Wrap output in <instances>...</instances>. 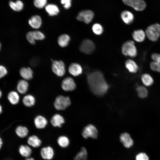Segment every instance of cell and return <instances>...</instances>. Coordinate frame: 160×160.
I'll return each mask as SVG.
<instances>
[{
	"label": "cell",
	"mask_w": 160,
	"mask_h": 160,
	"mask_svg": "<svg viewBox=\"0 0 160 160\" xmlns=\"http://www.w3.org/2000/svg\"><path fill=\"white\" fill-rule=\"evenodd\" d=\"M87 79L91 90L96 95H104L109 88L103 74L100 71H95L90 73Z\"/></svg>",
	"instance_id": "6da1fadb"
},
{
	"label": "cell",
	"mask_w": 160,
	"mask_h": 160,
	"mask_svg": "<svg viewBox=\"0 0 160 160\" xmlns=\"http://www.w3.org/2000/svg\"><path fill=\"white\" fill-rule=\"evenodd\" d=\"M121 50L122 53L125 56L134 57L137 54V50L135 43L132 40L124 42L122 45Z\"/></svg>",
	"instance_id": "7a4b0ae2"
},
{
	"label": "cell",
	"mask_w": 160,
	"mask_h": 160,
	"mask_svg": "<svg viewBox=\"0 0 160 160\" xmlns=\"http://www.w3.org/2000/svg\"><path fill=\"white\" fill-rule=\"evenodd\" d=\"M146 35L148 39L153 41H156L160 36V25L155 23L149 26L146 29Z\"/></svg>",
	"instance_id": "3957f363"
},
{
	"label": "cell",
	"mask_w": 160,
	"mask_h": 160,
	"mask_svg": "<svg viewBox=\"0 0 160 160\" xmlns=\"http://www.w3.org/2000/svg\"><path fill=\"white\" fill-rule=\"evenodd\" d=\"M95 46L94 42L91 39H85L81 42L79 47L80 51L86 54H90L95 50Z\"/></svg>",
	"instance_id": "277c9868"
},
{
	"label": "cell",
	"mask_w": 160,
	"mask_h": 160,
	"mask_svg": "<svg viewBox=\"0 0 160 160\" xmlns=\"http://www.w3.org/2000/svg\"><path fill=\"white\" fill-rule=\"evenodd\" d=\"M71 104L70 100L68 97L59 95L57 97L54 102L55 108L57 110L65 109Z\"/></svg>",
	"instance_id": "5b68a950"
},
{
	"label": "cell",
	"mask_w": 160,
	"mask_h": 160,
	"mask_svg": "<svg viewBox=\"0 0 160 160\" xmlns=\"http://www.w3.org/2000/svg\"><path fill=\"white\" fill-rule=\"evenodd\" d=\"M52 69L53 72L58 76H63L65 72V65L62 60H52Z\"/></svg>",
	"instance_id": "8992f818"
},
{
	"label": "cell",
	"mask_w": 160,
	"mask_h": 160,
	"mask_svg": "<svg viewBox=\"0 0 160 160\" xmlns=\"http://www.w3.org/2000/svg\"><path fill=\"white\" fill-rule=\"evenodd\" d=\"M82 136L85 139L89 137L96 138L98 135V131L93 125L89 124L86 126L83 129L82 132Z\"/></svg>",
	"instance_id": "52a82bcc"
},
{
	"label": "cell",
	"mask_w": 160,
	"mask_h": 160,
	"mask_svg": "<svg viewBox=\"0 0 160 160\" xmlns=\"http://www.w3.org/2000/svg\"><path fill=\"white\" fill-rule=\"evenodd\" d=\"M93 12L90 10H84L80 11L76 17V19L80 21H83L88 24L90 23L93 18Z\"/></svg>",
	"instance_id": "ba28073f"
},
{
	"label": "cell",
	"mask_w": 160,
	"mask_h": 160,
	"mask_svg": "<svg viewBox=\"0 0 160 160\" xmlns=\"http://www.w3.org/2000/svg\"><path fill=\"white\" fill-rule=\"evenodd\" d=\"M45 37L44 34L39 31H29L26 34V38L27 40L31 44L33 45L35 44V40H42Z\"/></svg>",
	"instance_id": "9c48e42d"
},
{
	"label": "cell",
	"mask_w": 160,
	"mask_h": 160,
	"mask_svg": "<svg viewBox=\"0 0 160 160\" xmlns=\"http://www.w3.org/2000/svg\"><path fill=\"white\" fill-rule=\"evenodd\" d=\"M125 4L137 11L143 10L146 7L145 2L143 0H122Z\"/></svg>",
	"instance_id": "30bf717a"
},
{
	"label": "cell",
	"mask_w": 160,
	"mask_h": 160,
	"mask_svg": "<svg viewBox=\"0 0 160 160\" xmlns=\"http://www.w3.org/2000/svg\"><path fill=\"white\" fill-rule=\"evenodd\" d=\"M76 87L74 81L71 77L65 78L62 81L61 87L65 91L73 90Z\"/></svg>",
	"instance_id": "8fae6325"
},
{
	"label": "cell",
	"mask_w": 160,
	"mask_h": 160,
	"mask_svg": "<svg viewBox=\"0 0 160 160\" xmlns=\"http://www.w3.org/2000/svg\"><path fill=\"white\" fill-rule=\"evenodd\" d=\"M151 57L153 61L150 63L151 68L154 71L160 72V54L153 53Z\"/></svg>",
	"instance_id": "7c38bea8"
},
{
	"label": "cell",
	"mask_w": 160,
	"mask_h": 160,
	"mask_svg": "<svg viewBox=\"0 0 160 160\" xmlns=\"http://www.w3.org/2000/svg\"><path fill=\"white\" fill-rule=\"evenodd\" d=\"M120 140L124 146L126 148H130L133 144V140L129 134L127 132H124L121 134Z\"/></svg>",
	"instance_id": "4fadbf2b"
},
{
	"label": "cell",
	"mask_w": 160,
	"mask_h": 160,
	"mask_svg": "<svg viewBox=\"0 0 160 160\" xmlns=\"http://www.w3.org/2000/svg\"><path fill=\"white\" fill-rule=\"evenodd\" d=\"M54 153L53 148L49 146L42 148L40 151L41 155L42 158L44 159L48 160L53 158Z\"/></svg>",
	"instance_id": "5bb4252c"
},
{
	"label": "cell",
	"mask_w": 160,
	"mask_h": 160,
	"mask_svg": "<svg viewBox=\"0 0 160 160\" xmlns=\"http://www.w3.org/2000/svg\"><path fill=\"white\" fill-rule=\"evenodd\" d=\"M68 71L71 75L76 76L82 73V68L81 65L79 64L73 63L70 65L68 67Z\"/></svg>",
	"instance_id": "9a60e30c"
},
{
	"label": "cell",
	"mask_w": 160,
	"mask_h": 160,
	"mask_svg": "<svg viewBox=\"0 0 160 160\" xmlns=\"http://www.w3.org/2000/svg\"><path fill=\"white\" fill-rule=\"evenodd\" d=\"M34 123L36 128L39 129H42L46 127L47 124V121L43 116L38 115L35 118Z\"/></svg>",
	"instance_id": "2e32d148"
},
{
	"label": "cell",
	"mask_w": 160,
	"mask_h": 160,
	"mask_svg": "<svg viewBox=\"0 0 160 160\" xmlns=\"http://www.w3.org/2000/svg\"><path fill=\"white\" fill-rule=\"evenodd\" d=\"M121 17L124 22L127 24H131L134 20V16L133 14L127 10L123 11L121 13Z\"/></svg>",
	"instance_id": "e0dca14e"
},
{
	"label": "cell",
	"mask_w": 160,
	"mask_h": 160,
	"mask_svg": "<svg viewBox=\"0 0 160 160\" xmlns=\"http://www.w3.org/2000/svg\"><path fill=\"white\" fill-rule=\"evenodd\" d=\"M64 122L65 120L63 117L58 114L54 115L51 119V123L54 127H60Z\"/></svg>",
	"instance_id": "ac0fdd59"
},
{
	"label": "cell",
	"mask_w": 160,
	"mask_h": 160,
	"mask_svg": "<svg viewBox=\"0 0 160 160\" xmlns=\"http://www.w3.org/2000/svg\"><path fill=\"white\" fill-rule=\"evenodd\" d=\"M30 25L34 29H38L41 26L42 23L41 17L39 15H36L31 17L28 20Z\"/></svg>",
	"instance_id": "d6986e66"
},
{
	"label": "cell",
	"mask_w": 160,
	"mask_h": 160,
	"mask_svg": "<svg viewBox=\"0 0 160 160\" xmlns=\"http://www.w3.org/2000/svg\"><path fill=\"white\" fill-rule=\"evenodd\" d=\"M20 76L25 80H29L33 77V72L29 67H23L20 70Z\"/></svg>",
	"instance_id": "ffe728a7"
},
{
	"label": "cell",
	"mask_w": 160,
	"mask_h": 160,
	"mask_svg": "<svg viewBox=\"0 0 160 160\" xmlns=\"http://www.w3.org/2000/svg\"><path fill=\"white\" fill-rule=\"evenodd\" d=\"M126 68L130 73H135L138 71V67L133 60L131 59L127 60L125 63Z\"/></svg>",
	"instance_id": "44dd1931"
},
{
	"label": "cell",
	"mask_w": 160,
	"mask_h": 160,
	"mask_svg": "<svg viewBox=\"0 0 160 160\" xmlns=\"http://www.w3.org/2000/svg\"><path fill=\"white\" fill-rule=\"evenodd\" d=\"M145 33L142 30H135L132 34L133 39L136 41L140 42L143 41L145 37Z\"/></svg>",
	"instance_id": "7402d4cb"
},
{
	"label": "cell",
	"mask_w": 160,
	"mask_h": 160,
	"mask_svg": "<svg viewBox=\"0 0 160 160\" xmlns=\"http://www.w3.org/2000/svg\"><path fill=\"white\" fill-rule=\"evenodd\" d=\"M70 39V37L69 35L66 34H63L58 37L57 42L60 47H64L68 45Z\"/></svg>",
	"instance_id": "603a6c76"
},
{
	"label": "cell",
	"mask_w": 160,
	"mask_h": 160,
	"mask_svg": "<svg viewBox=\"0 0 160 160\" xmlns=\"http://www.w3.org/2000/svg\"><path fill=\"white\" fill-rule=\"evenodd\" d=\"M29 84L24 79L19 80L17 84V88L18 91L21 94L25 93L27 91Z\"/></svg>",
	"instance_id": "cb8c5ba5"
},
{
	"label": "cell",
	"mask_w": 160,
	"mask_h": 160,
	"mask_svg": "<svg viewBox=\"0 0 160 160\" xmlns=\"http://www.w3.org/2000/svg\"><path fill=\"white\" fill-rule=\"evenodd\" d=\"M27 141L29 145L35 148L39 147L41 143V140L35 135L29 136L27 139Z\"/></svg>",
	"instance_id": "d4e9b609"
},
{
	"label": "cell",
	"mask_w": 160,
	"mask_h": 160,
	"mask_svg": "<svg viewBox=\"0 0 160 160\" xmlns=\"http://www.w3.org/2000/svg\"><path fill=\"white\" fill-rule=\"evenodd\" d=\"M19 152L23 157L28 158L31 155L32 151L31 148L26 145H21L19 148Z\"/></svg>",
	"instance_id": "484cf974"
},
{
	"label": "cell",
	"mask_w": 160,
	"mask_h": 160,
	"mask_svg": "<svg viewBox=\"0 0 160 160\" xmlns=\"http://www.w3.org/2000/svg\"><path fill=\"white\" fill-rule=\"evenodd\" d=\"M7 98L10 103L12 105L18 103L20 100L19 95L15 91L10 92L8 95Z\"/></svg>",
	"instance_id": "4316f807"
},
{
	"label": "cell",
	"mask_w": 160,
	"mask_h": 160,
	"mask_svg": "<svg viewBox=\"0 0 160 160\" xmlns=\"http://www.w3.org/2000/svg\"><path fill=\"white\" fill-rule=\"evenodd\" d=\"M23 102L24 105L28 107L33 106L35 103V99L34 97L31 95H25L23 98Z\"/></svg>",
	"instance_id": "83f0119b"
},
{
	"label": "cell",
	"mask_w": 160,
	"mask_h": 160,
	"mask_svg": "<svg viewBox=\"0 0 160 160\" xmlns=\"http://www.w3.org/2000/svg\"><path fill=\"white\" fill-rule=\"evenodd\" d=\"M45 10L49 15L51 16L57 15L59 12L58 7L53 4L47 5L45 7Z\"/></svg>",
	"instance_id": "f1b7e54d"
},
{
	"label": "cell",
	"mask_w": 160,
	"mask_h": 160,
	"mask_svg": "<svg viewBox=\"0 0 160 160\" xmlns=\"http://www.w3.org/2000/svg\"><path fill=\"white\" fill-rule=\"evenodd\" d=\"M15 132L17 135L20 137L24 138L28 135V131L27 128L24 126H19L15 129Z\"/></svg>",
	"instance_id": "f546056e"
},
{
	"label": "cell",
	"mask_w": 160,
	"mask_h": 160,
	"mask_svg": "<svg viewBox=\"0 0 160 160\" xmlns=\"http://www.w3.org/2000/svg\"><path fill=\"white\" fill-rule=\"evenodd\" d=\"M141 79L144 85L147 87L151 86L153 83V78L148 73L143 74L141 76Z\"/></svg>",
	"instance_id": "4dcf8cb0"
},
{
	"label": "cell",
	"mask_w": 160,
	"mask_h": 160,
	"mask_svg": "<svg viewBox=\"0 0 160 160\" xmlns=\"http://www.w3.org/2000/svg\"><path fill=\"white\" fill-rule=\"evenodd\" d=\"M87 152L86 148L82 147L74 158V160H87Z\"/></svg>",
	"instance_id": "1f68e13d"
},
{
	"label": "cell",
	"mask_w": 160,
	"mask_h": 160,
	"mask_svg": "<svg viewBox=\"0 0 160 160\" xmlns=\"http://www.w3.org/2000/svg\"><path fill=\"white\" fill-rule=\"evenodd\" d=\"M57 142L60 147L63 148H65L69 145L70 140L67 137L62 135L58 137Z\"/></svg>",
	"instance_id": "d6a6232c"
},
{
	"label": "cell",
	"mask_w": 160,
	"mask_h": 160,
	"mask_svg": "<svg viewBox=\"0 0 160 160\" xmlns=\"http://www.w3.org/2000/svg\"><path fill=\"white\" fill-rule=\"evenodd\" d=\"M9 5L10 7L14 10L16 11H21L23 7V4L20 0H17L15 2L10 1Z\"/></svg>",
	"instance_id": "836d02e7"
},
{
	"label": "cell",
	"mask_w": 160,
	"mask_h": 160,
	"mask_svg": "<svg viewBox=\"0 0 160 160\" xmlns=\"http://www.w3.org/2000/svg\"><path fill=\"white\" fill-rule=\"evenodd\" d=\"M136 91L138 96L141 98H145L148 95V90L144 86H138L136 88Z\"/></svg>",
	"instance_id": "e575fe53"
},
{
	"label": "cell",
	"mask_w": 160,
	"mask_h": 160,
	"mask_svg": "<svg viewBox=\"0 0 160 160\" xmlns=\"http://www.w3.org/2000/svg\"><path fill=\"white\" fill-rule=\"evenodd\" d=\"M92 29L93 33L97 35L102 34L103 32V28L102 26L98 23L93 24L92 27Z\"/></svg>",
	"instance_id": "d590c367"
},
{
	"label": "cell",
	"mask_w": 160,
	"mask_h": 160,
	"mask_svg": "<svg viewBox=\"0 0 160 160\" xmlns=\"http://www.w3.org/2000/svg\"><path fill=\"white\" fill-rule=\"evenodd\" d=\"M47 2V0H34V4L35 6L39 8L44 7Z\"/></svg>",
	"instance_id": "8d00e7d4"
},
{
	"label": "cell",
	"mask_w": 160,
	"mask_h": 160,
	"mask_svg": "<svg viewBox=\"0 0 160 160\" xmlns=\"http://www.w3.org/2000/svg\"><path fill=\"white\" fill-rule=\"evenodd\" d=\"M136 160H149L148 155L144 153H140L137 155Z\"/></svg>",
	"instance_id": "74e56055"
},
{
	"label": "cell",
	"mask_w": 160,
	"mask_h": 160,
	"mask_svg": "<svg viewBox=\"0 0 160 160\" xmlns=\"http://www.w3.org/2000/svg\"><path fill=\"white\" fill-rule=\"evenodd\" d=\"M61 2L63 5L64 7L66 9H68L71 7V0H61Z\"/></svg>",
	"instance_id": "f35d334b"
},
{
	"label": "cell",
	"mask_w": 160,
	"mask_h": 160,
	"mask_svg": "<svg viewBox=\"0 0 160 160\" xmlns=\"http://www.w3.org/2000/svg\"><path fill=\"white\" fill-rule=\"evenodd\" d=\"M7 73V71L6 68L3 65L0 66V77L2 78L5 76Z\"/></svg>",
	"instance_id": "ab89813d"
},
{
	"label": "cell",
	"mask_w": 160,
	"mask_h": 160,
	"mask_svg": "<svg viewBox=\"0 0 160 160\" xmlns=\"http://www.w3.org/2000/svg\"><path fill=\"white\" fill-rule=\"evenodd\" d=\"M3 141L1 139V138L0 139V148H1V146L3 144Z\"/></svg>",
	"instance_id": "60d3db41"
},
{
	"label": "cell",
	"mask_w": 160,
	"mask_h": 160,
	"mask_svg": "<svg viewBox=\"0 0 160 160\" xmlns=\"http://www.w3.org/2000/svg\"><path fill=\"white\" fill-rule=\"evenodd\" d=\"M25 160H34L32 158H27Z\"/></svg>",
	"instance_id": "b9f144b4"
},
{
	"label": "cell",
	"mask_w": 160,
	"mask_h": 160,
	"mask_svg": "<svg viewBox=\"0 0 160 160\" xmlns=\"http://www.w3.org/2000/svg\"><path fill=\"white\" fill-rule=\"evenodd\" d=\"M0 111L1 113L2 111V107L1 105H0Z\"/></svg>",
	"instance_id": "7bdbcfd3"
},
{
	"label": "cell",
	"mask_w": 160,
	"mask_h": 160,
	"mask_svg": "<svg viewBox=\"0 0 160 160\" xmlns=\"http://www.w3.org/2000/svg\"><path fill=\"white\" fill-rule=\"evenodd\" d=\"M1 95H2V93H1V91H0V96L1 97Z\"/></svg>",
	"instance_id": "ee69618b"
}]
</instances>
